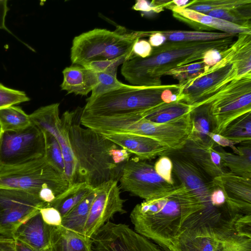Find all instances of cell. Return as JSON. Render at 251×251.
<instances>
[{"label":"cell","mask_w":251,"mask_h":251,"mask_svg":"<svg viewBox=\"0 0 251 251\" xmlns=\"http://www.w3.org/2000/svg\"><path fill=\"white\" fill-rule=\"evenodd\" d=\"M210 67L201 60L173 69L167 72L166 75L172 76L178 80V84L182 85L204 73Z\"/></svg>","instance_id":"e575fe53"},{"label":"cell","mask_w":251,"mask_h":251,"mask_svg":"<svg viewBox=\"0 0 251 251\" xmlns=\"http://www.w3.org/2000/svg\"><path fill=\"white\" fill-rule=\"evenodd\" d=\"M192 110L191 105L182 101H175L160 104L145 112L142 116L149 121L162 124L184 116Z\"/></svg>","instance_id":"83f0119b"},{"label":"cell","mask_w":251,"mask_h":251,"mask_svg":"<svg viewBox=\"0 0 251 251\" xmlns=\"http://www.w3.org/2000/svg\"><path fill=\"white\" fill-rule=\"evenodd\" d=\"M171 155L173 168V173L180 181L197 197L206 207L211 205L210 198L212 191L215 188L212 179L187 158L172 151Z\"/></svg>","instance_id":"2e32d148"},{"label":"cell","mask_w":251,"mask_h":251,"mask_svg":"<svg viewBox=\"0 0 251 251\" xmlns=\"http://www.w3.org/2000/svg\"><path fill=\"white\" fill-rule=\"evenodd\" d=\"M44 154L43 132L32 123L21 130H0V166L24 164L40 158Z\"/></svg>","instance_id":"9c48e42d"},{"label":"cell","mask_w":251,"mask_h":251,"mask_svg":"<svg viewBox=\"0 0 251 251\" xmlns=\"http://www.w3.org/2000/svg\"><path fill=\"white\" fill-rule=\"evenodd\" d=\"M251 8L233 10H215L205 14L232 23L251 28Z\"/></svg>","instance_id":"d590c367"},{"label":"cell","mask_w":251,"mask_h":251,"mask_svg":"<svg viewBox=\"0 0 251 251\" xmlns=\"http://www.w3.org/2000/svg\"><path fill=\"white\" fill-rule=\"evenodd\" d=\"M179 85L124 86L86 101L82 113L92 115L144 113L164 103L177 101Z\"/></svg>","instance_id":"277c9868"},{"label":"cell","mask_w":251,"mask_h":251,"mask_svg":"<svg viewBox=\"0 0 251 251\" xmlns=\"http://www.w3.org/2000/svg\"><path fill=\"white\" fill-rule=\"evenodd\" d=\"M144 31H132L118 25L114 31L95 28L74 37L70 58L73 65L83 66L97 60L127 59L135 56L134 44L144 38Z\"/></svg>","instance_id":"5b68a950"},{"label":"cell","mask_w":251,"mask_h":251,"mask_svg":"<svg viewBox=\"0 0 251 251\" xmlns=\"http://www.w3.org/2000/svg\"><path fill=\"white\" fill-rule=\"evenodd\" d=\"M163 36L166 41L196 42L217 40L234 36L235 35L222 32L190 30H156Z\"/></svg>","instance_id":"f546056e"},{"label":"cell","mask_w":251,"mask_h":251,"mask_svg":"<svg viewBox=\"0 0 251 251\" xmlns=\"http://www.w3.org/2000/svg\"><path fill=\"white\" fill-rule=\"evenodd\" d=\"M237 152H227L222 149L217 151L219 153L223 167L230 173L251 179V143L237 147Z\"/></svg>","instance_id":"d4e9b609"},{"label":"cell","mask_w":251,"mask_h":251,"mask_svg":"<svg viewBox=\"0 0 251 251\" xmlns=\"http://www.w3.org/2000/svg\"><path fill=\"white\" fill-rule=\"evenodd\" d=\"M62 74L63 78L60 87L67 94L87 96L97 83L96 73L80 65L67 67L63 70Z\"/></svg>","instance_id":"7402d4cb"},{"label":"cell","mask_w":251,"mask_h":251,"mask_svg":"<svg viewBox=\"0 0 251 251\" xmlns=\"http://www.w3.org/2000/svg\"><path fill=\"white\" fill-rule=\"evenodd\" d=\"M221 135L235 144L251 143V112L231 122Z\"/></svg>","instance_id":"1f68e13d"},{"label":"cell","mask_w":251,"mask_h":251,"mask_svg":"<svg viewBox=\"0 0 251 251\" xmlns=\"http://www.w3.org/2000/svg\"><path fill=\"white\" fill-rule=\"evenodd\" d=\"M47 204L37 196L10 189H0V235L10 237L23 224Z\"/></svg>","instance_id":"8fae6325"},{"label":"cell","mask_w":251,"mask_h":251,"mask_svg":"<svg viewBox=\"0 0 251 251\" xmlns=\"http://www.w3.org/2000/svg\"><path fill=\"white\" fill-rule=\"evenodd\" d=\"M233 37L205 42L166 41L152 47L151 55L146 58L134 56L126 60L121 73L132 85H161V77L167 72L201 60L207 61L216 52L226 50L233 42Z\"/></svg>","instance_id":"3957f363"},{"label":"cell","mask_w":251,"mask_h":251,"mask_svg":"<svg viewBox=\"0 0 251 251\" xmlns=\"http://www.w3.org/2000/svg\"><path fill=\"white\" fill-rule=\"evenodd\" d=\"M175 151L190 160L211 179L225 172L217 150L190 136L183 147Z\"/></svg>","instance_id":"ffe728a7"},{"label":"cell","mask_w":251,"mask_h":251,"mask_svg":"<svg viewBox=\"0 0 251 251\" xmlns=\"http://www.w3.org/2000/svg\"><path fill=\"white\" fill-rule=\"evenodd\" d=\"M0 251H18L15 239L0 235Z\"/></svg>","instance_id":"7dc6e473"},{"label":"cell","mask_w":251,"mask_h":251,"mask_svg":"<svg viewBox=\"0 0 251 251\" xmlns=\"http://www.w3.org/2000/svg\"><path fill=\"white\" fill-rule=\"evenodd\" d=\"M205 14L215 10H233L251 8V0H193L184 7Z\"/></svg>","instance_id":"d6a6232c"},{"label":"cell","mask_w":251,"mask_h":251,"mask_svg":"<svg viewBox=\"0 0 251 251\" xmlns=\"http://www.w3.org/2000/svg\"><path fill=\"white\" fill-rule=\"evenodd\" d=\"M42 131L44 135L45 141L44 157L45 159L66 180L65 163L59 143L55 137L50 133L46 131Z\"/></svg>","instance_id":"836d02e7"},{"label":"cell","mask_w":251,"mask_h":251,"mask_svg":"<svg viewBox=\"0 0 251 251\" xmlns=\"http://www.w3.org/2000/svg\"><path fill=\"white\" fill-rule=\"evenodd\" d=\"M192 130L190 137L209 147L214 148L215 144L210 138L213 133V125L210 113V103L194 107L190 113Z\"/></svg>","instance_id":"cb8c5ba5"},{"label":"cell","mask_w":251,"mask_h":251,"mask_svg":"<svg viewBox=\"0 0 251 251\" xmlns=\"http://www.w3.org/2000/svg\"><path fill=\"white\" fill-rule=\"evenodd\" d=\"M97 190L96 187L84 200L62 217V226L78 233L85 235V226Z\"/></svg>","instance_id":"f1b7e54d"},{"label":"cell","mask_w":251,"mask_h":251,"mask_svg":"<svg viewBox=\"0 0 251 251\" xmlns=\"http://www.w3.org/2000/svg\"><path fill=\"white\" fill-rule=\"evenodd\" d=\"M210 138L212 140L215 145H218L221 147H228L231 148L234 151V153L237 152V147H235L236 144L233 142L224 137L221 134L211 133L209 135Z\"/></svg>","instance_id":"bcb514c9"},{"label":"cell","mask_w":251,"mask_h":251,"mask_svg":"<svg viewBox=\"0 0 251 251\" xmlns=\"http://www.w3.org/2000/svg\"><path fill=\"white\" fill-rule=\"evenodd\" d=\"M48 251H93L91 239L62 226H52Z\"/></svg>","instance_id":"603a6c76"},{"label":"cell","mask_w":251,"mask_h":251,"mask_svg":"<svg viewBox=\"0 0 251 251\" xmlns=\"http://www.w3.org/2000/svg\"><path fill=\"white\" fill-rule=\"evenodd\" d=\"M154 168L156 173L168 183L174 185L172 177L173 162L167 155H162L156 161Z\"/></svg>","instance_id":"60d3db41"},{"label":"cell","mask_w":251,"mask_h":251,"mask_svg":"<svg viewBox=\"0 0 251 251\" xmlns=\"http://www.w3.org/2000/svg\"><path fill=\"white\" fill-rule=\"evenodd\" d=\"M210 201L211 204L217 207L224 206L226 202V197L223 191L215 186L211 192Z\"/></svg>","instance_id":"f6af8a7d"},{"label":"cell","mask_w":251,"mask_h":251,"mask_svg":"<svg viewBox=\"0 0 251 251\" xmlns=\"http://www.w3.org/2000/svg\"><path fill=\"white\" fill-rule=\"evenodd\" d=\"M227 49L222 52L220 60L204 73L182 85L178 84L180 88L177 101L192 107L198 105L237 78L236 69Z\"/></svg>","instance_id":"ba28073f"},{"label":"cell","mask_w":251,"mask_h":251,"mask_svg":"<svg viewBox=\"0 0 251 251\" xmlns=\"http://www.w3.org/2000/svg\"><path fill=\"white\" fill-rule=\"evenodd\" d=\"M226 197L227 208L235 213L251 214V179L224 172L212 179Z\"/></svg>","instance_id":"e0dca14e"},{"label":"cell","mask_w":251,"mask_h":251,"mask_svg":"<svg viewBox=\"0 0 251 251\" xmlns=\"http://www.w3.org/2000/svg\"><path fill=\"white\" fill-rule=\"evenodd\" d=\"M208 102L213 133L221 134L235 119L251 112V74L234 79L200 104Z\"/></svg>","instance_id":"52a82bcc"},{"label":"cell","mask_w":251,"mask_h":251,"mask_svg":"<svg viewBox=\"0 0 251 251\" xmlns=\"http://www.w3.org/2000/svg\"><path fill=\"white\" fill-rule=\"evenodd\" d=\"M82 110L66 111L61 117L77 161V182L96 188L110 180L119 181L122 169L132 154L102 134L82 126Z\"/></svg>","instance_id":"6da1fadb"},{"label":"cell","mask_w":251,"mask_h":251,"mask_svg":"<svg viewBox=\"0 0 251 251\" xmlns=\"http://www.w3.org/2000/svg\"><path fill=\"white\" fill-rule=\"evenodd\" d=\"M102 135L141 160H150L159 155H167L173 151L159 141L142 135L127 133Z\"/></svg>","instance_id":"ac0fdd59"},{"label":"cell","mask_w":251,"mask_h":251,"mask_svg":"<svg viewBox=\"0 0 251 251\" xmlns=\"http://www.w3.org/2000/svg\"><path fill=\"white\" fill-rule=\"evenodd\" d=\"M95 189L85 182L74 183L47 206L56 208L63 217Z\"/></svg>","instance_id":"4316f807"},{"label":"cell","mask_w":251,"mask_h":251,"mask_svg":"<svg viewBox=\"0 0 251 251\" xmlns=\"http://www.w3.org/2000/svg\"><path fill=\"white\" fill-rule=\"evenodd\" d=\"M165 8L171 10L173 16L176 19L199 30H217L235 35L242 33H251L250 27L239 25L204 13L176 7L168 3Z\"/></svg>","instance_id":"d6986e66"},{"label":"cell","mask_w":251,"mask_h":251,"mask_svg":"<svg viewBox=\"0 0 251 251\" xmlns=\"http://www.w3.org/2000/svg\"><path fill=\"white\" fill-rule=\"evenodd\" d=\"M220 249V243L214 233L211 224L196 212L184 222L173 250L219 251Z\"/></svg>","instance_id":"9a60e30c"},{"label":"cell","mask_w":251,"mask_h":251,"mask_svg":"<svg viewBox=\"0 0 251 251\" xmlns=\"http://www.w3.org/2000/svg\"><path fill=\"white\" fill-rule=\"evenodd\" d=\"M15 241L16 248L18 251H34L22 242L16 240Z\"/></svg>","instance_id":"681fc988"},{"label":"cell","mask_w":251,"mask_h":251,"mask_svg":"<svg viewBox=\"0 0 251 251\" xmlns=\"http://www.w3.org/2000/svg\"><path fill=\"white\" fill-rule=\"evenodd\" d=\"M164 7L161 5L155 4L153 0L150 3L144 0H136L134 5L132 6V9L142 12H156L159 13L164 10Z\"/></svg>","instance_id":"ee69618b"},{"label":"cell","mask_w":251,"mask_h":251,"mask_svg":"<svg viewBox=\"0 0 251 251\" xmlns=\"http://www.w3.org/2000/svg\"><path fill=\"white\" fill-rule=\"evenodd\" d=\"M69 186V182L48 163L44 156L18 166H0V189L23 191L38 197L40 190L48 187L56 197Z\"/></svg>","instance_id":"8992f818"},{"label":"cell","mask_w":251,"mask_h":251,"mask_svg":"<svg viewBox=\"0 0 251 251\" xmlns=\"http://www.w3.org/2000/svg\"><path fill=\"white\" fill-rule=\"evenodd\" d=\"M29 100L24 91L8 88L0 83V109Z\"/></svg>","instance_id":"f35d334b"},{"label":"cell","mask_w":251,"mask_h":251,"mask_svg":"<svg viewBox=\"0 0 251 251\" xmlns=\"http://www.w3.org/2000/svg\"><path fill=\"white\" fill-rule=\"evenodd\" d=\"M206 207L183 184L137 204L130 214L134 230L153 241L165 251L174 248L187 219Z\"/></svg>","instance_id":"7a4b0ae2"},{"label":"cell","mask_w":251,"mask_h":251,"mask_svg":"<svg viewBox=\"0 0 251 251\" xmlns=\"http://www.w3.org/2000/svg\"><path fill=\"white\" fill-rule=\"evenodd\" d=\"M118 181L120 189L145 200L162 195L175 186L162 179L153 165L135 156L125 164Z\"/></svg>","instance_id":"30bf717a"},{"label":"cell","mask_w":251,"mask_h":251,"mask_svg":"<svg viewBox=\"0 0 251 251\" xmlns=\"http://www.w3.org/2000/svg\"><path fill=\"white\" fill-rule=\"evenodd\" d=\"M51 227L44 222L39 212L21 225L13 238L34 251H48Z\"/></svg>","instance_id":"44dd1931"},{"label":"cell","mask_w":251,"mask_h":251,"mask_svg":"<svg viewBox=\"0 0 251 251\" xmlns=\"http://www.w3.org/2000/svg\"><path fill=\"white\" fill-rule=\"evenodd\" d=\"M175 251L174 250H172V251Z\"/></svg>","instance_id":"f907efd6"},{"label":"cell","mask_w":251,"mask_h":251,"mask_svg":"<svg viewBox=\"0 0 251 251\" xmlns=\"http://www.w3.org/2000/svg\"><path fill=\"white\" fill-rule=\"evenodd\" d=\"M127 59L126 57H122L113 60L93 61L83 67L95 73H107L117 76L118 66Z\"/></svg>","instance_id":"ab89813d"},{"label":"cell","mask_w":251,"mask_h":251,"mask_svg":"<svg viewBox=\"0 0 251 251\" xmlns=\"http://www.w3.org/2000/svg\"><path fill=\"white\" fill-rule=\"evenodd\" d=\"M93 251H165L124 224L110 221L91 238Z\"/></svg>","instance_id":"7c38bea8"},{"label":"cell","mask_w":251,"mask_h":251,"mask_svg":"<svg viewBox=\"0 0 251 251\" xmlns=\"http://www.w3.org/2000/svg\"><path fill=\"white\" fill-rule=\"evenodd\" d=\"M227 49L236 69L237 78L251 74V33L237 34Z\"/></svg>","instance_id":"484cf974"},{"label":"cell","mask_w":251,"mask_h":251,"mask_svg":"<svg viewBox=\"0 0 251 251\" xmlns=\"http://www.w3.org/2000/svg\"><path fill=\"white\" fill-rule=\"evenodd\" d=\"M32 124L29 115L19 106H10L0 109V130L15 131L24 129Z\"/></svg>","instance_id":"4dcf8cb0"},{"label":"cell","mask_w":251,"mask_h":251,"mask_svg":"<svg viewBox=\"0 0 251 251\" xmlns=\"http://www.w3.org/2000/svg\"><path fill=\"white\" fill-rule=\"evenodd\" d=\"M8 10L7 0H0V29H4L11 33L5 24V18Z\"/></svg>","instance_id":"c3c4849f"},{"label":"cell","mask_w":251,"mask_h":251,"mask_svg":"<svg viewBox=\"0 0 251 251\" xmlns=\"http://www.w3.org/2000/svg\"><path fill=\"white\" fill-rule=\"evenodd\" d=\"M59 103L41 107L29 115L31 122L42 131L51 134L62 152L66 178L69 185L77 183V164L69 141L67 130L59 117Z\"/></svg>","instance_id":"4fadbf2b"},{"label":"cell","mask_w":251,"mask_h":251,"mask_svg":"<svg viewBox=\"0 0 251 251\" xmlns=\"http://www.w3.org/2000/svg\"><path fill=\"white\" fill-rule=\"evenodd\" d=\"M152 49V47L148 41L140 39L134 44L133 52L135 56L144 58L151 55Z\"/></svg>","instance_id":"7bdbcfd3"},{"label":"cell","mask_w":251,"mask_h":251,"mask_svg":"<svg viewBox=\"0 0 251 251\" xmlns=\"http://www.w3.org/2000/svg\"><path fill=\"white\" fill-rule=\"evenodd\" d=\"M96 73L97 83L92 90L91 95L86 101L92 100L101 95L122 87L126 85L120 81L116 75L103 72Z\"/></svg>","instance_id":"8d00e7d4"},{"label":"cell","mask_w":251,"mask_h":251,"mask_svg":"<svg viewBox=\"0 0 251 251\" xmlns=\"http://www.w3.org/2000/svg\"><path fill=\"white\" fill-rule=\"evenodd\" d=\"M97 188L84 228L85 235L90 238L115 214L126 212L118 181L110 180Z\"/></svg>","instance_id":"5bb4252c"},{"label":"cell","mask_w":251,"mask_h":251,"mask_svg":"<svg viewBox=\"0 0 251 251\" xmlns=\"http://www.w3.org/2000/svg\"><path fill=\"white\" fill-rule=\"evenodd\" d=\"M219 251H251V233L231 234L220 243Z\"/></svg>","instance_id":"74e56055"},{"label":"cell","mask_w":251,"mask_h":251,"mask_svg":"<svg viewBox=\"0 0 251 251\" xmlns=\"http://www.w3.org/2000/svg\"><path fill=\"white\" fill-rule=\"evenodd\" d=\"M44 222L48 225L54 226H61L62 217L55 208L46 206L40 210Z\"/></svg>","instance_id":"b9f144b4"}]
</instances>
